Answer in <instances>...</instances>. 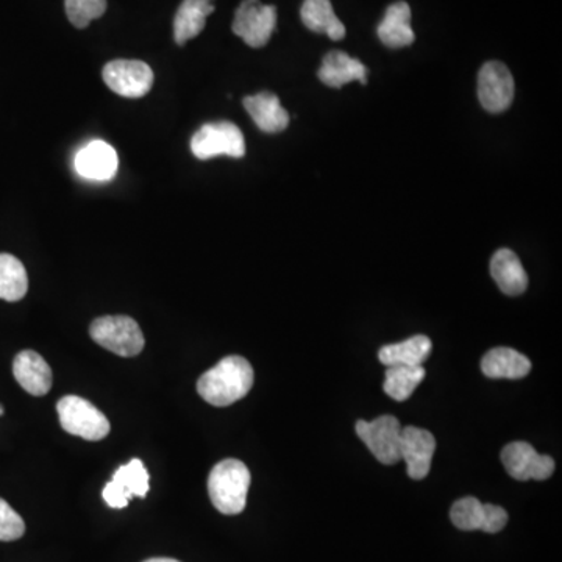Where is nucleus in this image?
<instances>
[{"label": "nucleus", "instance_id": "nucleus-1", "mask_svg": "<svg viewBox=\"0 0 562 562\" xmlns=\"http://www.w3.org/2000/svg\"><path fill=\"white\" fill-rule=\"evenodd\" d=\"M255 375L243 357H227L199 379V396L213 407H229L251 393Z\"/></svg>", "mask_w": 562, "mask_h": 562}, {"label": "nucleus", "instance_id": "nucleus-2", "mask_svg": "<svg viewBox=\"0 0 562 562\" xmlns=\"http://www.w3.org/2000/svg\"><path fill=\"white\" fill-rule=\"evenodd\" d=\"M251 472L244 462L223 460L208 476V494L216 510L226 515L241 514L247 504Z\"/></svg>", "mask_w": 562, "mask_h": 562}, {"label": "nucleus", "instance_id": "nucleus-3", "mask_svg": "<svg viewBox=\"0 0 562 562\" xmlns=\"http://www.w3.org/2000/svg\"><path fill=\"white\" fill-rule=\"evenodd\" d=\"M92 341L119 357H137L144 348L142 334L137 320L128 316H103L91 323Z\"/></svg>", "mask_w": 562, "mask_h": 562}, {"label": "nucleus", "instance_id": "nucleus-4", "mask_svg": "<svg viewBox=\"0 0 562 562\" xmlns=\"http://www.w3.org/2000/svg\"><path fill=\"white\" fill-rule=\"evenodd\" d=\"M60 423L69 435L87 440H102L108 436L110 422L102 411L85 398L66 396L56 405Z\"/></svg>", "mask_w": 562, "mask_h": 562}, {"label": "nucleus", "instance_id": "nucleus-5", "mask_svg": "<svg viewBox=\"0 0 562 562\" xmlns=\"http://www.w3.org/2000/svg\"><path fill=\"white\" fill-rule=\"evenodd\" d=\"M191 151L195 158L204 162L219 155L243 158L245 155L243 131L229 120L205 124L191 138Z\"/></svg>", "mask_w": 562, "mask_h": 562}, {"label": "nucleus", "instance_id": "nucleus-6", "mask_svg": "<svg viewBox=\"0 0 562 562\" xmlns=\"http://www.w3.org/2000/svg\"><path fill=\"white\" fill-rule=\"evenodd\" d=\"M277 26V9L263 5L259 0H244L238 7L233 20V34L251 48L259 49L268 44Z\"/></svg>", "mask_w": 562, "mask_h": 562}, {"label": "nucleus", "instance_id": "nucleus-7", "mask_svg": "<svg viewBox=\"0 0 562 562\" xmlns=\"http://www.w3.org/2000/svg\"><path fill=\"white\" fill-rule=\"evenodd\" d=\"M106 87L127 99L144 98L154 87V71L140 60H115L103 67Z\"/></svg>", "mask_w": 562, "mask_h": 562}, {"label": "nucleus", "instance_id": "nucleus-8", "mask_svg": "<svg viewBox=\"0 0 562 562\" xmlns=\"http://www.w3.org/2000/svg\"><path fill=\"white\" fill-rule=\"evenodd\" d=\"M401 429L397 418L394 416H382L375 421H358L355 425L357 435L362 443L372 451L373 457L382 464L393 465L400 460V435Z\"/></svg>", "mask_w": 562, "mask_h": 562}, {"label": "nucleus", "instance_id": "nucleus-9", "mask_svg": "<svg viewBox=\"0 0 562 562\" xmlns=\"http://www.w3.org/2000/svg\"><path fill=\"white\" fill-rule=\"evenodd\" d=\"M450 519L462 532L499 533L508 524V512L497 504L482 503L475 497H464L451 507Z\"/></svg>", "mask_w": 562, "mask_h": 562}, {"label": "nucleus", "instance_id": "nucleus-10", "mask_svg": "<svg viewBox=\"0 0 562 562\" xmlns=\"http://www.w3.org/2000/svg\"><path fill=\"white\" fill-rule=\"evenodd\" d=\"M501 462L512 478L519 482H528V480L542 482L550 478L554 472L553 458L537 454L533 446L522 440L508 444L501 450Z\"/></svg>", "mask_w": 562, "mask_h": 562}, {"label": "nucleus", "instance_id": "nucleus-11", "mask_svg": "<svg viewBox=\"0 0 562 562\" xmlns=\"http://www.w3.org/2000/svg\"><path fill=\"white\" fill-rule=\"evenodd\" d=\"M478 99L489 113H503L514 101V78L500 62H487L478 74Z\"/></svg>", "mask_w": 562, "mask_h": 562}, {"label": "nucleus", "instance_id": "nucleus-12", "mask_svg": "<svg viewBox=\"0 0 562 562\" xmlns=\"http://www.w3.org/2000/svg\"><path fill=\"white\" fill-rule=\"evenodd\" d=\"M436 439L429 430L419 426H404L400 435V460L407 462L408 475L423 480L432 469Z\"/></svg>", "mask_w": 562, "mask_h": 562}, {"label": "nucleus", "instance_id": "nucleus-13", "mask_svg": "<svg viewBox=\"0 0 562 562\" xmlns=\"http://www.w3.org/2000/svg\"><path fill=\"white\" fill-rule=\"evenodd\" d=\"M13 375L26 393L42 397L51 391L52 371L46 359L34 350H23L13 362Z\"/></svg>", "mask_w": 562, "mask_h": 562}, {"label": "nucleus", "instance_id": "nucleus-14", "mask_svg": "<svg viewBox=\"0 0 562 562\" xmlns=\"http://www.w3.org/2000/svg\"><path fill=\"white\" fill-rule=\"evenodd\" d=\"M119 159L115 149L105 141H92L76 156V169L88 180H112L117 173Z\"/></svg>", "mask_w": 562, "mask_h": 562}, {"label": "nucleus", "instance_id": "nucleus-15", "mask_svg": "<svg viewBox=\"0 0 562 562\" xmlns=\"http://www.w3.org/2000/svg\"><path fill=\"white\" fill-rule=\"evenodd\" d=\"M244 108L265 133H280L290 126V115L281 106L280 99L269 91L258 92L244 99Z\"/></svg>", "mask_w": 562, "mask_h": 562}, {"label": "nucleus", "instance_id": "nucleus-16", "mask_svg": "<svg viewBox=\"0 0 562 562\" xmlns=\"http://www.w3.org/2000/svg\"><path fill=\"white\" fill-rule=\"evenodd\" d=\"M368 67L359 60L341 51L327 53L320 66L318 76L320 81L330 88H343L350 81H368Z\"/></svg>", "mask_w": 562, "mask_h": 562}, {"label": "nucleus", "instance_id": "nucleus-17", "mask_svg": "<svg viewBox=\"0 0 562 562\" xmlns=\"http://www.w3.org/2000/svg\"><path fill=\"white\" fill-rule=\"evenodd\" d=\"M376 34L386 48L401 49L411 46L416 35L411 27V9L408 3L396 2L387 7Z\"/></svg>", "mask_w": 562, "mask_h": 562}, {"label": "nucleus", "instance_id": "nucleus-18", "mask_svg": "<svg viewBox=\"0 0 562 562\" xmlns=\"http://www.w3.org/2000/svg\"><path fill=\"white\" fill-rule=\"evenodd\" d=\"M490 276L499 284L501 293L511 295H521L528 288V276H526L521 259L510 251V248H500L490 259Z\"/></svg>", "mask_w": 562, "mask_h": 562}, {"label": "nucleus", "instance_id": "nucleus-19", "mask_svg": "<svg viewBox=\"0 0 562 562\" xmlns=\"http://www.w3.org/2000/svg\"><path fill=\"white\" fill-rule=\"evenodd\" d=\"M482 371L487 379L519 380L532 372V361L510 347H497L482 359Z\"/></svg>", "mask_w": 562, "mask_h": 562}, {"label": "nucleus", "instance_id": "nucleus-20", "mask_svg": "<svg viewBox=\"0 0 562 562\" xmlns=\"http://www.w3.org/2000/svg\"><path fill=\"white\" fill-rule=\"evenodd\" d=\"M213 12V0H183L174 17V38L177 44L184 46L190 39L202 34L206 26V17Z\"/></svg>", "mask_w": 562, "mask_h": 562}, {"label": "nucleus", "instance_id": "nucleus-21", "mask_svg": "<svg viewBox=\"0 0 562 562\" xmlns=\"http://www.w3.org/2000/svg\"><path fill=\"white\" fill-rule=\"evenodd\" d=\"M302 23L315 34H325L333 41L345 38V27L334 13L330 0H305L301 10Z\"/></svg>", "mask_w": 562, "mask_h": 562}, {"label": "nucleus", "instance_id": "nucleus-22", "mask_svg": "<svg viewBox=\"0 0 562 562\" xmlns=\"http://www.w3.org/2000/svg\"><path fill=\"white\" fill-rule=\"evenodd\" d=\"M432 348V341L423 334H418L404 343L384 345L380 348L379 359L387 368H393V366L416 368V366H422V362L430 357Z\"/></svg>", "mask_w": 562, "mask_h": 562}, {"label": "nucleus", "instance_id": "nucleus-23", "mask_svg": "<svg viewBox=\"0 0 562 562\" xmlns=\"http://www.w3.org/2000/svg\"><path fill=\"white\" fill-rule=\"evenodd\" d=\"M28 291L27 270L16 256L0 254V298L20 302Z\"/></svg>", "mask_w": 562, "mask_h": 562}, {"label": "nucleus", "instance_id": "nucleus-24", "mask_svg": "<svg viewBox=\"0 0 562 562\" xmlns=\"http://www.w3.org/2000/svg\"><path fill=\"white\" fill-rule=\"evenodd\" d=\"M425 379L423 366H393L387 368L386 379H384L383 389L391 398L397 401L408 400Z\"/></svg>", "mask_w": 562, "mask_h": 562}, {"label": "nucleus", "instance_id": "nucleus-25", "mask_svg": "<svg viewBox=\"0 0 562 562\" xmlns=\"http://www.w3.org/2000/svg\"><path fill=\"white\" fill-rule=\"evenodd\" d=\"M113 482L124 487L130 497H145L149 493V472L141 460H131L120 465L113 475Z\"/></svg>", "mask_w": 562, "mask_h": 562}, {"label": "nucleus", "instance_id": "nucleus-26", "mask_svg": "<svg viewBox=\"0 0 562 562\" xmlns=\"http://www.w3.org/2000/svg\"><path fill=\"white\" fill-rule=\"evenodd\" d=\"M67 17L77 28H87L106 12V0H64Z\"/></svg>", "mask_w": 562, "mask_h": 562}, {"label": "nucleus", "instance_id": "nucleus-27", "mask_svg": "<svg viewBox=\"0 0 562 562\" xmlns=\"http://www.w3.org/2000/svg\"><path fill=\"white\" fill-rule=\"evenodd\" d=\"M24 533H26V524L23 518L5 500L0 499V540L12 542L21 539Z\"/></svg>", "mask_w": 562, "mask_h": 562}, {"label": "nucleus", "instance_id": "nucleus-28", "mask_svg": "<svg viewBox=\"0 0 562 562\" xmlns=\"http://www.w3.org/2000/svg\"><path fill=\"white\" fill-rule=\"evenodd\" d=\"M102 497L103 500L106 501V504H108L110 508H115V510H123L131 499L130 494H128L123 486L113 482V480L103 487Z\"/></svg>", "mask_w": 562, "mask_h": 562}, {"label": "nucleus", "instance_id": "nucleus-29", "mask_svg": "<svg viewBox=\"0 0 562 562\" xmlns=\"http://www.w3.org/2000/svg\"><path fill=\"white\" fill-rule=\"evenodd\" d=\"M144 562H180V561L170 560V558H152V560H148Z\"/></svg>", "mask_w": 562, "mask_h": 562}, {"label": "nucleus", "instance_id": "nucleus-30", "mask_svg": "<svg viewBox=\"0 0 562 562\" xmlns=\"http://www.w3.org/2000/svg\"><path fill=\"white\" fill-rule=\"evenodd\" d=\"M3 411H5V409H3L2 405H0V416H3Z\"/></svg>", "mask_w": 562, "mask_h": 562}]
</instances>
